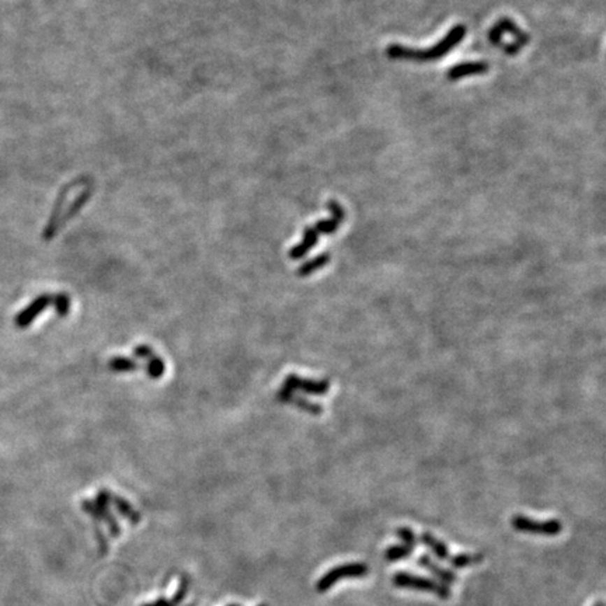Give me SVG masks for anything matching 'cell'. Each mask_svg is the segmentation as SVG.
Returning <instances> with one entry per match:
<instances>
[{
    "label": "cell",
    "mask_w": 606,
    "mask_h": 606,
    "mask_svg": "<svg viewBox=\"0 0 606 606\" xmlns=\"http://www.w3.org/2000/svg\"><path fill=\"white\" fill-rule=\"evenodd\" d=\"M466 26L458 24L455 26L447 37L435 44L433 48L428 50H413L409 47H404L400 44H390L386 48V54L391 59H406V61H416V62H431L441 59L444 55H447L449 51H452L466 36Z\"/></svg>",
    "instance_id": "obj_1"
},
{
    "label": "cell",
    "mask_w": 606,
    "mask_h": 606,
    "mask_svg": "<svg viewBox=\"0 0 606 606\" xmlns=\"http://www.w3.org/2000/svg\"><path fill=\"white\" fill-rule=\"evenodd\" d=\"M391 581H393V584L397 588H406V589H413V591L430 592V593H434L437 598L444 599V600H447V599H449L452 596V592H451L449 586H447L445 584L434 581V579L427 578V577L412 574L409 571H397L393 575Z\"/></svg>",
    "instance_id": "obj_2"
},
{
    "label": "cell",
    "mask_w": 606,
    "mask_h": 606,
    "mask_svg": "<svg viewBox=\"0 0 606 606\" xmlns=\"http://www.w3.org/2000/svg\"><path fill=\"white\" fill-rule=\"evenodd\" d=\"M511 525L518 532L542 536H556L563 531V525L557 519L533 521L525 515H514L511 519Z\"/></svg>",
    "instance_id": "obj_3"
},
{
    "label": "cell",
    "mask_w": 606,
    "mask_h": 606,
    "mask_svg": "<svg viewBox=\"0 0 606 606\" xmlns=\"http://www.w3.org/2000/svg\"><path fill=\"white\" fill-rule=\"evenodd\" d=\"M368 574V565L363 563H349L331 568L317 582V591L326 592L342 578H359Z\"/></svg>",
    "instance_id": "obj_4"
},
{
    "label": "cell",
    "mask_w": 606,
    "mask_h": 606,
    "mask_svg": "<svg viewBox=\"0 0 606 606\" xmlns=\"http://www.w3.org/2000/svg\"><path fill=\"white\" fill-rule=\"evenodd\" d=\"M284 389L289 390V391H295V390H301L303 393L308 394H313V396H323L329 391L330 389V382L327 379H322V380H313V379H306V377H301L298 375H288L284 380Z\"/></svg>",
    "instance_id": "obj_5"
},
{
    "label": "cell",
    "mask_w": 606,
    "mask_h": 606,
    "mask_svg": "<svg viewBox=\"0 0 606 606\" xmlns=\"http://www.w3.org/2000/svg\"><path fill=\"white\" fill-rule=\"evenodd\" d=\"M504 34H511L512 37H515V43L521 44L522 47H525L529 43V36L526 33H524L511 19H507V17L500 19L497 22V24L490 29L489 40L493 45L498 47Z\"/></svg>",
    "instance_id": "obj_6"
},
{
    "label": "cell",
    "mask_w": 606,
    "mask_h": 606,
    "mask_svg": "<svg viewBox=\"0 0 606 606\" xmlns=\"http://www.w3.org/2000/svg\"><path fill=\"white\" fill-rule=\"evenodd\" d=\"M52 303V295H40L36 298L26 309L20 310L15 319V323L19 329H27L38 316L41 312H44L47 308H50Z\"/></svg>",
    "instance_id": "obj_7"
},
{
    "label": "cell",
    "mask_w": 606,
    "mask_h": 606,
    "mask_svg": "<svg viewBox=\"0 0 606 606\" xmlns=\"http://www.w3.org/2000/svg\"><path fill=\"white\" fill-rule=\"evenodd\" d=\"M134 355L138 358H143L146 361L145 369L146 373L152 377V379H159L164 375L166 370V365L163 362V359L156 355L152 349L150 345H138L134 348Z\"/></svg>",
    "instance_id": "obj_8"
},
{
    "label": "cell",
    "mask_w": 606,
    "mask_h": 606,
    "mask_svg": "<svg viewBox=\"0 0 606 606\" xmlns=\"http://www.w3.org/2000/svg\"><path fill=\"white\" fill-rule=\"evenodd\" d=\"M277 400L281 401V403H284V404H291V406H295L299 410H303V412H306L309 414H313V416H319V414L323 413V407L320 406V404L312 403L308 398L296 396L294 391H289V390H287L284 387H281L277 391Z\"/></svg>",
    "instance_id": "obj_9"
},
{
    "label": "cell",
    "mask_w": 606,
    "mask_h": 606,
    "mask_svg": "<svg viewBox=\"0 0 606 606\" xmlns=\"http://www.w3.org/2000/svg\"><path fill=\"white\" fill-rule=\"evenodd\" d=\"M417 563H419L420 567L426 568L427 571H430L431 574H434L438 579H441L442 584H449V585H451V584H454V582L458 579V577H456V574H455L454 571L441 567L437 561H434V560H433L430 556H427V554L420 556V557L417 558Z\"/></svg>",
    "instance_id": "obj_10"
},
{
    "label": "cell",
    "mask_w": 606,
    "mask_h": 606,
    "mask_svg": "<svg viewBox=\"0 0 606 606\" xmlns=\"http://www.w3.org/2000/svg\"><path fill=\"white\" fill-rule=\"evenodd\" d=\"M489 72V64L486 62H465V64H459L455 65L454 68H451L447 73L449 80H459L465 76H470V75H482V73H487Z\"/></svg>",
    "instance_id": "obj_11"
},
{
    "label": "cell",
    "mask_w": 606,
    "mask_h": 606,
    "mask_svg": "<svg viewBox=\"0 0 606 606\" xmlns=\"http://www.w3.org/2000/svg\"><path fill=\"white\" fill-rule=\"evenodd\" d=\"M319 242V233L313 226H308L303 231V240L289 250V259L299 260L305 257Z\"/></svg>",
    "instance_id": "obj_12"
},
{
    "label": "cell",
    "mask_w": 606,
    "mask_h": 606,
    "mask_svg": "<svg viewBox=\"0 0 606 606\" xmlns=\"http://www.w3.org/2000/svg\"><path fill=\"white\" fill-rule=\"evenodd\" d=\"M421 542L437 556L438 560H444V561L449 560L451 553H449L448 546L442 540L437 539L434 535H431L428 532H424L421 535Z\"/></svg>",
    "instance_id": "obj_13"
},
{
    "label": "cell",
    "mask_w": 606,
    "mask_h": 606,
    "mask_svg": "<svg viewBox=\"0 0 606 606\" xmlns=\"http://www.w3.org/2000/svg\"><path fill=\"white\" fill-rule=\"evenodd\" d=\"M329 263H330V254H329V253L319 254L317 257H315V259H312V260L303 263V264L298 268V273H296V274H298L299 277H308V275L313 274L315 271L320 270L322 267L327 266Z\"/></svg>",
    "instance_id": "obj_14"
},
{
    "label": "cell",
    "mask_w": 606,
    "mask_h": 606,
    "mask_svg": "<svg viewBox=\"0 0 606 606\" xmlns=\"http://www.w3.org/2000/svg\"><path fill=\"white\" fill-rule=\"evenodd\" d=\"M483 561V554L480 553H462V554H456V556H451L448 563L454 567V568H465V567H470L475 564H480Z\"/></svg>",
    "instance_id": "obj_15"
},
{
    "label": "cell",
    "mask_w": 606,
    "mask_h": 606,
    "mask_svg": "<svg viewBox=\"0 0 606 606\" xmlns=\"http://www.w3.org/2000/svg\"><path fill=\"white\" fill-rule=\"evenodd\" d=\"M108 368L113 372H135L138 369H140L142 366L135 362L131 358H125V356H114L108 361Z\"/></svg>",
    "instance_id": "obj_16"
},
{
    "label": "cell",
    "mask_w": 606,
    "mask_h": 606,
    "mask_svg": "<svg viewBox=\"0 0 606 606\" xmlns=\"http://www.w3.org/2000/svg\"><path fill=\"white\" fill-rule=\"evenodd\" d=\"M413 554V549L406 544H393L384 550V557L387 561L406 560Z\"/></svg>",
    "instance_id": "obj_17"
},
{
    "label": "cell",
    "mask_w": 606,
    "mask_h": 606,
    "mask_svg": "<svg viewBox=\"0 0 606 606\" xmlns=\"http://www.w3.org/2000/svg\"><path fill=\"white\" fill-rule=\"evenodd\" d=\"M71 302H72L71 296L66 295V294H64V292L57 294L55 296H52V303H54L55 310H57V313H58L59 317H66L69 315V312H71Z\"/></svg>",
    "instance_id": "obj_18"
},
{
    "label": "cell",
    "mask_w": 606,
    "mask_h": 606,
    "mask_svg": "<svg viewBox=\"0 0 606 606\" xmlns=\"http://www.w3.org/2000/svg\"><path fill=\"white\" fill-rule=\"evenodd\" d=\"M396 535L401 539L403 544L410 546L412 549H414V547L417 546V543H419L416 533H414L410 528H407V526H400V528H397Z\"/></svg>",
    "instance_id": "obj_19"
},
{
    "label": "cell",
    "mask_w": 606,
    "mask_h": 606,
    "mask_svg": "<svg viewBox=\"0 0 606 606\" xmlns=\"http://www.w3.org/2000/svg\"><path fill=\"white\" fill-rule=\"evenodd\" d=\"M111 500L114 501L115 507L118 508V511H120L121 514H124V515H125L127 518H129L132 522H138V521H139L138 514L131 508V505H129L125 500H122V498H120V497H115V496H111Z\"/></svg>",
    "instance_id": "obj_20"
},
{
    "label": "cell",
    "mask_w": 606,
    "mask_h": 606,
    "mask_svg": "<svg viewBox=\"0 0 606 606\" xmlns=\"http://www.w3.org/2000/svg\"><path fill=\"white\" fill-rule=\"evenodd\" d=\"M593 606H603V602H598V603H595Z\"/></svg>",
    "instance_id": "obj_21"
}]
</instances>
